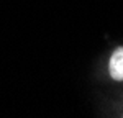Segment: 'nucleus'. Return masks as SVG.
I'll return each mask as SVG.
<instances>
[{
	"label": "nucleus",
	"instance_id": "obj_1",
	"mask_svg": "<svg viewBox=\"0 0 123 118\" xmlns=\"http://www.w3.org/2000/svg\"><path fill=\"white\" fill-rule=\"evenodd\" d=\"M108 72L113 80H123V46L117 48L108 61Z\"/></svg>",
	"mask_w": 123,
	"mask_h": 118
}]
</instances>
